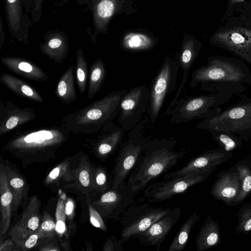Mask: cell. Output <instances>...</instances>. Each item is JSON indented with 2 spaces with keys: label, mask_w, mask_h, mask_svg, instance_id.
I'll use <instances>...</instances> for the list:
<instances>
[{
  "label": "cell",
  "mask_w": 251,
  "mask_h": 251,
  "mask_svg": "<svg viewBox=\"0 0 251 251\" xmlns=\"http://www.w3.org/2000/svg\"><path fill=\"white\" fill-rule=\"evenodd\" d=\"M56 224L50 218H47L43 221L41 225L39 232L41 236L48 235L55 228Z\"/></svg>",
  "instance_id": "41"
},
{
  "label": "cell",
  "mask_w": 251,
  "mask_h": 251,
  "mask_svg": "<svg viewBox=\"0 0 251 251\" xmlns=\"http://www.w3.org/2000/svg\"><path fill=\"white\" fill-rule=\"evenodd\" d=\"M24 6L26 13H28L31 11L33 0H23Z\"/></svg>",
  "instance_id": "46"
},
{
  "label": "cell",
  "mask_w": 251,
  "mask_h": 251,
  "mask_svg": "<svg viewBox=\"0 0 251 251\" xmlns=\"http://www.w3.org/2000/svg\"><path fill=\"white\" fill-rule=\"evenodd\" d=\"M103 250L105 251H123L124 249L117 237L112 236L105 242Z\"/></svg>",
  "instance_id": "40"
},
{
  "label": "cell",
  "mask_w": 251,
  "mask_h": 251,
  "mask_svg": "<svg viewBox=\"0 0 251 251\" xmlns=\"http://www.w3.org/2000/svg\"><path fill=\"white\" fill-rule=\"evenodd\" d=\"M74 67L70 65L58 81L54 93L64 104H70L77 99Z\"/></svg>",
  "instance_id": "26"
},
{
  "label": "cell",
  "mask_w": 251,
  "mask_h": 251,
  "mask_svg": "<svg viewBox=\"0 0 251 251\" xmlns=\"http://www.w3.org/2000/svg\"><path fill=\"white\" fill-rule=\"evenodd\" d=\"M40 50L50 60L60 63L65 59L68 52V36L59 30H49L44 36L43 42L40 43Z\"/></svg>",
  "instance_id": "19"
},
{
  "label": "cell",
  "mask_w": 251,
  "mask_h": 251,
  "mask_svg": "<svg viewBox=\"0 0 251 251\" xmlns=\"http://www.w3.org/2000/svg\"><path fill=\"white\" fill-rule=\"evenodd\" d=\"M176 140L150 138L127 181L129 189L136 196L153 180L175 167L187 153L185 150L176 151Z\"/></svg>",
  "instance_id": "2"
},
{
  "label": "cell",
  "mask_w": 251,
  "mask_h": 251,
  "mask_svg": "<svg viewBox=\"0 0 251 251\" xmlns=\"http://www.w3.org/2000/svg\"><path fill=\"white\" fill-rule=\"evenodd\" d=\"M75 70L78 88L83 94L87 87L88 67L82 49H78L76 51Z\"/></svg>",
  "instance_id": "32"
},
{
  "label": "cell",
  "mask_w": 251,
  "mask_h": 251,
  "mask_svg": "<svg viewBox=\"0 0 251 251\" xmlns=\"http://www.w3.org/2000/svg\"><path fill=\"white\" fill-rule=\"evenodd\" d=\"M214 44L228 50L251 65V29L235 27L216 33Z\"/></svg>",
  "instance_id": "14"
},
{
  "label": "cell",
  "mask_w": 251,
  "mask_h": 251,
  "mask_svg": "<svg viewBox=\"0 0 251 251\" xmlns=\"http://www.w3.org/2000/svg\"><path fill=\"white\" fill-rule=\"evenodd\" d=\"M200 85L210 93H243L251 86V71L241 59L214 56L209 57L205 64L194 70L189 83L191 88Z\"/></svg>",
  "instance_id": "1"
},
{
  "label": "cell",
  "mask_w": 251,
  "mask_h": 251,
  "mask_svg": "<svg viewBox=\"0 0 251 251\" xmlns=\"http://www.w3.org/2000/svg\"><path fill=\"white\" fill-rule=\"evenodd\" d=\"M198 51L193 42L186 43L184 46L181 54L179 55L180 68L182 70V77L180 84L176 91L173 98L164 112V116H167L175 102L183 90L184 85L187 81L188 74L194 63Z\"/></svg>",
  "instance_id": "23"
},
{
  "label": "cell",
  "mask_w": 251,
  "mask_h": 251,
  "mask_svg": "<svg viewBox=\"0 0 251 251\" xmlns=\"http://www.w3.org/2000/svg\"><path fill=\"white\" fill-rule=\"evenodd\" d=\"M128 91H112L86 107L66 115L61 121V126L74 133H97L118 116L121 101Z\"/></svg>",
  "instance_id": "3"
},
{
  "label": "cell",
  "mask_w": 251,
  "mask_h": 251,
  "mask_svg": "<svg viewBox=\"0 0 251 251\" xmlns=\"http://www.w3.org/2000/svg\"><path fill=\"white\" fill-rule=\"evenodd\" d=\"M135 196L125 180L118 188H112L103 193L95 205L101 216L118 219L132 203Z\"/></svg>",
  "instance_id": "12"
},
{
  "label": "cell",
  "mask_w": 251,
  "mask_h": 251,
  "mask_svg": "<svg viewBox=\"0 0 251 251\" xmlns=\"http://www.w3.org/2000/svg\"><path fill=\"white\" fill-rule=\"evenodd\" d=\"M150 96V89L142 84L128 90L122 98L118 122L125 132L130 131L144 118Z\"/></svg>",
  "instance_id": "10"
},
{
  "label": "cell",
  "mask_w": 251,
  "mask_h": 251,
  "mask_svg": "<svg viewBox=\"0 0 251 251\" xmlns=\"http://www.w3.org/2000/svg\"><path fill=\"white\" fill-rule=\"evenodd\" d=\"M88 209L90 221L92 225L103 231H106V227L101 215L90 204H88Z\"/></svg>",
  "instance_id": "38"
},
{
  "label": "cell",
  "mask_w": 251,
  "mask_h": 251,
  "mask_svg": "<svg viewBox=\"0 0 251 251\" xmlns=\"http://www.w3.org/2000/svg\"><path fill=\"white\" fill-rule=\"evenodd\" d=\"M44 0H33L31 9V21L32 24H37L40 20Z\"/></svg>",
  "instance_id": "39"
},
{
  "label": "cell",
  "mask_w": 251,
  "mask_h": 251,
  "mask_svg": "<svg viewBox=\"0 0 251 251\" xmlns=\"http://www.w3.org/2000/svg\"><path fill=\"white\" fill-rule=\"evenodd\" d=\"M6 23L12 37L27 44L32 22L26 13L23 0H4Z\"/></svg>",
  "instance_id": "15"
},
{
  "label": "cell",
  "mask_w": 251,
  "mask_h": 251,
  "mask_svg": "<svg viewBox=\"0 0 251 251\" xmlns=\"http://www.w3.org/2000/svg\"><path fill=\"white\" fill-rule=\"evenodd\" d=\"M0 60L11 72L30 80L44 82L49 79L46 73L31 61L19 57H3Z\"/></svg>",
  "instance_id": "21"
},
{
  "label": "cell",
  "mask_w": 251,
  "mask_h": 251,
  "mask_svg": "<svg viewBox=\"0 0 251 251\" xmlns=\"http://www.w3.org/2000/svg\"><path fill=\"white\" fill-rule=\"evenodd\" d=\"M106 170L103 167L98 169L95 177L97 187L100 192H104L109 188V180Z\"/></svg>",
  "instance_id": "37"
},
{
  "label": "cell",
  "mask_w": 251,
  "mask_h": 251,
  "mask_svg": "<svg viewBox=\"0 0 251 251\" xmlns=\"http://www.w3.org/2000/svg\"><path fill=\"white\" fill-rule=\"evenodd\" d=\"M5 41V34L3 30V25L1 17H0V51L1 50Z\"/></svg>",
  "instance_id": "44"
},
{
  "label": "cell",
  "mask_w": 251,
  "mask_h": 251,
  "mask_svg": "<svg viewBox=\"0 0 251 251\" xmlns=\"http://www.w3.org/2000/svg\"><path fill=\"white\" fill-rule=\"evenodd\" d=\"M200 215L193 212L181 225L175 237L169 246L168 251H182L186 247L189 236L194 225L199 220Z\"/></svg>",
  "instance_id": "28"
},
{
  "label": "cell",
  "mask_w": 251,
  "mask_h": 251,
  "mask_svg": "<svg viewBox=\"0 0 251 251\" xmlns=\"http://www.w3.org/2000/svg\"><path fill=\"white\" fill-rule=\"evenodd\" d=\"M241 188V180L237 171L232 167L219 173L211 186L210 194L227 205H232Z\"/></svg>",
  "instance_id": "17"
},
{
  "label": "cell",
  "mask_w": 251,
  "mask_h": 251,
  "mask_svg": "<svg viewBox=\"0 0 251 251\" xmlns=\"http://www.w3.org/2000/svg\"><path fill=\"white\" fill-rule=\"evenodd\" d=\"M147 120V116L144 117L129 131L127 139L120 144L113 170L111 188H118L123 182L126 180L136 167L147 143L151 138L145 136L144 134Z\"/></svg>",
  "instance_id": "6"
},
{
  "label": "cell",
  "mask_w": 251,
  "mask_h": 251,
  "mask_svg": "<svg viewBox=\"0 0 251 251\" xmlns=\"http://www.w3.org/2000/svg\"><path fill=\"white\" fill-rule=\"evenodd\" d=\"M244 0H231V2L232 4H234L235 3L239 2L244 1Z\"/></svg>",
  "instance_id": "47"
},
{
  "label": "cell",
  "mask_w": 251,
  "mask_h": 251,
  "mask_svg": "<svg viewBox=\"0 0 251 251\" xmlns=\"http://www.w3.org/2000/svg\"><path fill=\"white\" fill-rule=\"evenodd\" d=\"M39 203L35 198L31 199L18 224L29 232L36 231L39 224Z\"/></svg>",
  "instance_id": "30"
},
{
  "label": "cell",
  "mask_w": 251,
  "mask_h": 251,
  "mask_svg": "<svg viewBox=\"0 0 251 251\" xmlns=\"http://www.w3.org/2000/svg\"><path fill=\"white\" fill-rule=\"evenodd\" d=\"M233 167L238 172L241 180L240 193L232 205H237L243 202L251 193V162L242 160L235 163Z\"/></svg>",
  "instance_id": "27"
},
{
  "label": "cell",
  "mask_w": 251,
  "mask_h": 251,
  "mask_svg": "<svg viewBox=\"0 0 251 251\" xmlns=\"http://www.w3.org/2000/svg\"><path fill=\"white\" fill-rule=\"evenodd\" d=\"M9 185L13 194L12 208L16 211L21 204L25 188L23 179L18 177H13L9 180Z\"/></svg>",
  "instance_id": "36"
},
{
  "label": "cell",
  "mask_w": 251,
  "mask_h": 251,
  "mask_svg": "<svg viewBox=\"0 0 251 251\" xmlns=\"http://www.w3.org/2000/svg\"><path fill=\"white\" fill-rule=\"evenodd\" d=\"M212 139L216 141L221 148L227 151H232L240 148L243 140L238 136L224 131L210 132Z\"/></svg>",
  "instance_id": "31"
},
{
  "label": "cell",
  "mask_w": 251,
  "mask_h": 251,
  "mask_svg": "<svg viewBox=\"0 0 251 251\" xmlns=\"http://www.w3.org/2000/svg\"><path fill=\"white\" fill-rule=\"evenodd\" d=\"M152 44L146 37L137 34L128 35L125 38L124 47L127 50H144L149 48Z\"/></svg>",
  "instance_id": "35"
},
{
  "label": "cell",
  "mask_w": 251,
  "mask_h": 251,
  "mask_svg": "<svg viewBox=\"0 0 251 251\" xmlns=\"http://www.w3.org/2000/svg\"><path fill=\"white\" fill-rule=\"evenodd\" d=\"M114 5L111 0H100L95 5L93 10L94 21L96 28L100 22L106 20L113 14Z\"/></svg>",
  "instance_id": "33"
},
{
  "label": "cell",
  "mask_w": 251,
  "mask_h": 251,
  "mask_svg": "<svg viewBox=\"0 0 251 251\" xmlns=\"http://www.w3.org/2000/svg\"><path fill=\"white\" fill-rule=\"evenodd\" d=\"M36 115L31 108H21L11 102L0 104V135H2L33 120Z\"/></svg>",
  "instance_id": "18"
},
{
  "label": "cell",
  "mask_w": 251,
  "mask_h": 251,
  "mask_svg": "<svg viewBox=\"0 0 251 251\" xmlns=\"http://www.w3.org/2000/svg\"><path fill=\"white\" fill-rule=\"evenodd\" d=\"M221 242L220 226L208 215L201 227L195 242L197 251H205L215 247Z\"/></svg>",
  "instance_id": "22"
},
{
  "label": "cell",
  "mask_w": 251,
  "mask_h": 251,
  "mask_svg": "<svg viewBox=\"0 0 251 251\" xmlns=\"http://www.w3.org/2000/svg\"><path fill=\"white\" fill-rule=\"evenodd\" d=\"M0 82L18 96L38 102L44 101L36 89L20 78L4 73L0 75Z\"/></svg>",
  "instance_id": "25"
},
{
  "label": "cell",
  "mask_w": 251,
  "mask_h": 251,
  "mask_svg": "<svg viewBox=\"0 0 251 251\" xmlns=\"http://www.w3.org/2000/svg\"><path fill=\"white\" fill-rule=\"evenodd\" d=\"M0 193L1 212V237L7 231L11 222L13 205V194L8 184V177L5 172L0 167Z\"/></svg>",
  "instance_id": "24"
},
{
  "label": "cell",
  "mask_w": 251,
  "mask_h": 251,
  "mask_svg": "<svg viewBox=\"0 0 251 251\" xmlns=\"http://www.w3.org/2000/svg\"><path fill=\"white\" fill-rule=\"evenodd\" d=\"M196 128L207 130L224 131L234 134L243 141L251 138V98H242L217 116L202 119Z\"/></svg>",
  "instance_id": "5"
},
{
  "label": "cell",
  "mask_w": 251,
  "mask_h": 251,
  "mask_svg": "<svg viewBox=\"0 0 251 251\" xmlns=\"http://www.w3.org/2000/svg\"><path fill=\"white\" fill-rule=\"evenodd\" d=\"M238 223L235 234H248L251 232V204L247 203L242 205L238 213Z\"/></svg>",
  "instance_id": "34"
},
{
  "label": "cell",
  "mask_w": 251,
  "mask_h": 251,
  "mask_svg": "<svg viewBox=\"0 0 251 251\" xmlns=\"http://www.w3.org/2000/svg\"><path fill=\"white\" fill-rule=\"evenodd\" d=\"M106 77L105 64L101 57L91 65L87 97L93 98L102 87Z\"/></svg>",
  "instance_id": "29"
},
{
  "label": "cell",
  "mask_w": 251,
  "mask_h": 251,
  "mask_svg": "<svg viewBox=\"0 0 251 251\" xmlns=\"http://www.w3.org/2000/svg\"><path fill=\"white\" fill-rule=\"evenodd\" d=\"M96 145L98 154L105 158L114 153L122 143L125 131L113 122L104 125L100 129Z\"/></svg>",
  "instance_id": "20"
},
{
  "label": "cell",
  "mask_w": 251,
  "mask_h": 251,
  "mask_svg": "<svg viewBox=\"0 0 251 251\" xmlns=\"http://www.w3.org/2000/svg\"><path fill=\"white\" fill-rule=\"evenodd\" d=\"M179 69V55H169L164 58L158 70L150 88L146 116L151 124L156 121L166 99L175 90Z\"/></svg>",
  "instance_id": "7"
},
{
  "label": "cell",
  "mask_w": 251,
  "mask_h": 251,
  "mask_svg": "<svg viewBox=\"0 0 251 251\" xmlns=\"http://www.w3.org/2000/svg\"><path fill=\"white\" fill-rule=\"evenodd\" d=\"M232 156V151H227L222 148L205 151L191 159L182 167L164 175L163 179L174 178L210 170L226 161Z\"/></svg>",
  "instance_id": "13"
},
{
  "label": "cell",
  "mask_w": 251,
  "mask_h": 251,
  "mask_svg": "<svg viewBox=\"0 0 251 251\" xmlns=\"http://www.w3.org/2000/svg\"><path fill=\"white\" fill-rule=\"evenodd\" d=\"M232 95L220 92L195 96H186L176 100L167 116H170V122L175 124L211 118L221 113L220 106L227 102Z\"/></svg>",
  "instance_id": "4"
},
{
  "label": "cell",
  "mask_w": 251,
  "mask_h": 251,
  "mask_svg": "<svg viewBox=\"0 0 251 251\" xmlns=\"http://www.w3.org/2000/svg\"><path fill=\"white\" fill-rule=\"evenodd\" d=\"M69 132L61 125L31 131H22L14 135L8 146L19 150L52 147L62 143Z\"/></svg>",
  "instance_id": "11"
},
{
  "label": "cell",
  "mask_w": 251,
  "mask_h": 251,
  "mask_svg": "<svg viewBox=\"0 0 251 251\" xmlns=\"http://www.w3.org/2000/svg\"><path fill=\"white\" fill-rule=\"evenodd\" d=\"M79 180L84 187H87L90 184V177L88 172L86 170H81L78 176Z\"/></svg>",
  "instance_id": "42"
},
{
  "label": "cell",
  "mask_w": 251,
  "mask_h": 251,
  "mask_svg": "<svg viewBox=\"0 0 251 251\" xmlns=\"http://www.w3.org/2000/svg\"><path fill=\"white\" fill-rule=\"evenodd\" d=\"M149 203H132L122 214L119 239L122 244L131 238H136L172 209L169 207H156Z\"/></svg>",
  "instance_id": "8"
},
{
  "label": "cell",
  "mask_w": 251,
  "mask_h": 251,
  "mask_svg": "<svg viewBox=\"0 0 251 251\" xmlns=\"http://www.w3.org/2000/svg\"><path fill=\"white\" fill-rule=\"evenodd\" d=\"M216 168L150 183L143 190V199L150 203L170 200L192 186L205 181Z\"/></svg>",
  "instance_id": "9"
},
{
  "label": "cell",
  "mask_w": 251,
  "mask_h": 251,
  "mask_svg": "<svg viewBox=\"0 0 251 251\" xmlns=\"http://www.w3.org/2000/svg\"><path fill=\"white\" fill-rule=\"evenodd\" d=\"M74 210V203L71 199H69L65 206L64 210L65 215L70 216L73 213Z\"/></svg>",
  "instance_id": "43"
},
{
  "label": "cell",
  "mask_w": 251,
  "mask_h": 251,
  "mask_svg": "<svg viewBox=\"0 0 251 251\" xmlns=\"http://www.w3.org/2000/svg\"><path fill=\"white\" fill-rule=\"evenodd\" d=\"M181 213L180 207L172 209L136 238L141 244L155 247L157 250H159L168 233L178 221Z\"/></svg>",
  "instance_id": "16"
},
{
  "label": "cell",
  "mask_w": 251,
  "mask_h": 251,
  "mask_svg": "<svg viewBox=\"0 0 251 251\" xmlns=\"http://www.w3.org/2000/svg\"><path fill=\"white\" fill-rule=\"evenodd\" d=\"M60 171V168L59 166L54 168L49 174L48 178L51 180L56 179L59 176Z\"/></svg>",
  "instance_id": "45"
}]
</instances>
